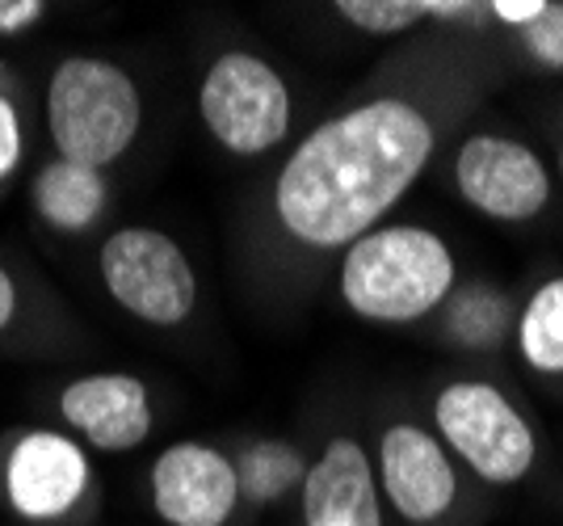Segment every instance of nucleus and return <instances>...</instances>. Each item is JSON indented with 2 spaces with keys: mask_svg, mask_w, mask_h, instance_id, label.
Masks as SVG:
<instances>
[{
  "mask_svg": "<svg viewBox=\"0 0 563 526\" xmlns=\"http://www.w3.org/2000/svg\"><path fill=\"white\" fill-rule=\"evenodd\" d=\"M97 278L131 320L173 333L198 311V270L186 244L152 223H122L97 244Z\"/></svg>",
  "mask_w": 563,
  "mask_h": 526,
  "instance_id": "obj_7",
  "label": "nucleus"
},
{
  "mask_svg": "<svg viewBox=\"0 0 563 526\" xmlns=\"http://www.w3.org/2000/svg\"><path fill=\"white\" fill-rule=\"evenodd\" d=\"M235 480H240V502L253 509H269V505L299 497L307 480L311 459L299 442L290 438H249L232 451Z\"/></svg>",
  "mask_w": 563,
  "mask_h": 526,
  "instance_id": "obj_14",
  "label": "nucleus"
},
{
  "mask_svg": "<svg viewBox=\"0 0 563 526\" xmlns=\"http://www.w3.org/2000/svg\"><path fill=\"white\" fill-rule=\"evenodd\" d=\"M459 291V253L429 223H378L336 257V299L362 325L408 329Z\"/></svg>",
  "mask_w": 563,
  "mask_h": 526,
  "instance_id": "obj_2",
  "label": "nucleus"
},
{
  "mask_svg": "<svg viewBox=\"0 0 563 526\" xmlns=\"http://www.w3.org/2000/svg\"><path fill=\"white\" fill-rule=\"evenodd\" d=\"M371 459H375L378 493L404 526L446 523L463 497L454 454L442 447L438 434L412 417L387 421L378 430Z\"/></svg>",
  "mask_w": 563,
  "mask_h": 526,
  "instance_id": "obj_9",
  "label": "nucleus"
},
{
  "mask_svg": "<svg viewBox=\"0 0 563 526\" xmlns=\"http://www.w3.org/2000/svg\"><path fill=\"white\" fill-rule=\"evenodd\" d=\"M521 47L526 55L547 68V73H563V4L547 0V13L534 25L521 30Z\"/></svg>",
  "mask_w": 563,
  "mask_h": 526,
  "instance_id": "obj_20",
  "label": "nucleus"
},
{
  "mask_svg": "<svg viewBox=\"0 0 563 526\" xmlns=\"http://www.w3.org/2000/svg\"><path fill=\"white\" fill-rule=\"evenodd\" d=\"M25 198H30L34 219L51 237L76 240L106 223L110 207H114V177H110V168L64 161L51 152L47 161L30 173Z\"/></svg>",
  "mask_w": 563,
  "mask_h": 526,
  "instance_id": "obj_13",
  "label": "nucleus"
},
{
  "mask_svg": "<svg viewBox=\"0 0 563 526\" xmlns=\"http://www.w3.org/2000/svg\"><path fill=\"white\" fill-rule=\"evenodd\" d=\"M438 119L421 97L375 94L316 122L269 182V223L303 257H341L387 223L438 152Z\"/></svg>",
  "mask_w": 563,
  "mask_h": 526,
  "instance_id": "obj_1",
  "label": "nucleus"
},
{
  "mask_svg": "<svg viewBox=\"0 0 563 526\" xmlns=\"http://www.w3.org/2000/svg\"><path fill=\"white\" fill-rule=\"evenodd\" d=\"M51 413L89 454H131L156 434L152 383L131 371H85L55 387Z\"/></svg>",
  "mask_w": 563,
  "mask_h": 526,
  "instance_id": "obj_10",
  "label": "nucleus"
},
{
  "mask_svg": "<svg viewBox=\"0 0 563 526\" xmlns=\"http://www.w3.org/2000/svg\"><path fill=\"white\" fill-rule=\"evenodd\" d=\"M143 89L118 59L71 51L43 80V127L55 156L114 168L143 135Z\"/></svg>",
  "mask_w": 563,
  "mask_h": 526,
  "instance_id": "obj_3",
  "label": "nucleus"
},
{
  "mask_svg": "<svg viewBox=\"0 0 563 526\" xmlns=\"http://www.w3.org/2000/svg\"><path fill=\"white\" fill-rule=\"evenodd\" d=\"M198 122L235 161L269 156L295 127L290 80L261 51H219L198 76Z\"/></svg>",
  "mask_w": 563,
  "mask_h": 526,
  "instance_id": "obj_5",
  "label": "nucleus"
},
{
  "mask_svg": "<svg viewBox=\"0 0 563 526\" xmlns=\"http://www.w3.org/2000/svg\"><path fill=\"white\" fill-rule=\"evenodd\" d=\"M147 502L165 526H228L244 505L232 451L202 438L161 447L147 468Z\"/></svg>",
  "mask_w": 563,
  "mask_h": 526,
  "instance_id": "obj_11",
  "label": "nucleus"
},
{
  "mask_svg": "<svg viewBox=\"0 0 563 526\" xmlns=\"http://www.w3.org/2000/svg\"><path fill=\"white\" fill-rule=\"evenodd\" d=\"M332 13L371 39H396V34H408L421 22H429L424 0H341V4H332Z\"/></svg>",
  "mask_w": 563,
  "mask_h": 526,
  "instance_id": "obj_19",
  "label": "nucleus"
},
{
  "mask_svg": "<svg viewBox=\"0 0 563 526\" xmlns=\"http://www.w3.org/2000/svg\"><path fill=\"white\" fill-rule=\"evenodd\" d=\"M47 0H0V43H13L47 22Z\"/></svg>",
  "mask_w": 563,
  "mask_h": 526,
  "instance_id": "obj_21",
  "label": "nucleus"
},
{
  "mask_svg": "<svg viewBox=\"0 0 563 526\" xmlns=\"http://www.w3.org/2000/svg\"><path fill=\"white\" fill-rule=\"evenodd\" d=\"M517 359L542 380H563V274L542 278L526 295L514 325Z\"/></svg>",
  "mask_w": 563,
  "mask_h": 526,
  "instance_id": "obj_15",
  "label": "nucleus"
},
{
  "mask_svg": "<svg viewBox=\"0 0 563 526\" xmlns=\"http://www.w3.org/2000/svg\"><path fill=\"white\" fill-rule=\"evenodd\" d=\"M30 147V127H25V94L22 76L13 64L0 59V194L18 182Z\"/></svg>",
  "mask_w": 563,
  "mask_h": 526,
  "instance_id": "obj_18",
  "label": "nucleus"
},
{
  "mask_svg": "<svg viewBox=\"0 0 563 526\" xmlns=\"http://www.w3.org/2000/svg\"><path fill=\"white\" fill-rule=\"evenodd\" d=\"M299 526H387L375 459L353 438L332 434L299 489Z\"/></svg>",
  "mask_w": 563,
  "mask_h": 526,
  "instance_id": "obj_12",
  "label": "nucleus"
},
{
  "mask_svg": "<svg viewBox=\"0 0 563 526\" xmlns=\"http://www.w3.org/2000/svg\"><path fill=\"white\" fill-rule=\"evenodd\" d=\"M454 190L475 216L493 223H530L551 202V168L517 135L475 131L454 147Z\"/></svg>",
  "mask_w": 563,
  "mask_h": 526,
  "instance_id": "obj_8",
  "label": "nucleus"
},
{
  "mask_svg": "<svg viewBox=\"0 0 563 526\" xmlns=\"http://www.w3.org/2000/svg\"><path fill=\"white\" fill-rule=\"evenodd\" d=\"M547 13V0H488V22L526 30Z\"/></svg>",
  "mask_w": 563,
  "mask_h": 526,
  "instance_id": "obj_22",
  "label": "nucleus"
},
{
  "mask_svg": "<svg viewBox=\"0 0 563 526\" xmlns=\"http://www.w3.org/2000/svg\"><path fill=\"white\" fill-rule=\"evenodd\" d=\"M560 186H563V144H560Z\"/></svg>",
  "mask_w": 563,
  "mask_h": 526,
  "instance_id": "obj_23",
  "label": "nucleus"
},
{
  "mask_svg": "<svg viewBox=\"0 0 563 526\" xmlns=\"http://www.w3.org/2000/svg\"><path fill=\"white\" fill-rule=\"evenodd\" d=\"M0 509L18 526H80L97 509V463L71 434L25 421L0 434Z\"/></svg>",
  "mask_w": 563,
  "mask_h": 526,
  "instance_id": "obj_4",
  "label": "nucleus"
},
{
  "mask_svg": "<svg viewBox=\"0 0 563 526\" xmlns=\"http://www.w3.org/2000/svg\"><path fill=\"white\" fill-rule=\"evenodd\" d=\"M429 430L479 484L514 489L539 463L530 417L488 380H450L433 392Z\"/></svg>",
  "mask_w": 563,
  "mask_h": 526,
  "instance_id": "obj_6",
  "label": "nucleus"
},
{
  "mask_svg": "<svg viewBox=\"0 0 563 526\" xmlns=\"http://www.w3.org/2000/svg\"><path fill=\"white\" fill-rule=\"evenodd\" d=\"M38 333H47V295L0 257V346H22Z\"/></svg>",
  "mask_w": 563,
  "mask_h": 526,
  "instance_id": "obj_17",
  "label": "nucleus"
},
{
  "mask_svg": "<svg viewBox=\"0 0 563 526\" xmlns=\"http://www.w3.org/2000/svg\"><path fill=\"white\" fill-rule=\"evenodd\" d=\"M517 311L496 287H463L446 299L442 308V333L459 350H496L505 337L514 333Z\"/></svg>",
  "mask_w": 563,
  "mask_h": 526,
  "instance_id": "obj_16",
  "label": "nucleus"
}]
</instances>
